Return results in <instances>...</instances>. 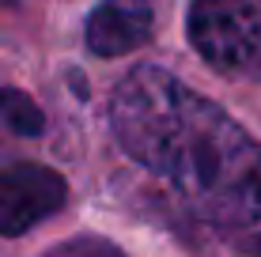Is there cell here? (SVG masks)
Masks as SVG:
<instances>
[{
  "label": "cell",
  "instance_id": "cell-1",
  "mask_svg": "<svg viewBox=\"0 0 261 257\" xmlns=\"http://www.w3.org/2000/svg\"><path fill=\"white\" fill-rule=\"evenodd\" d=\"M110 129L133 163L163 178L204 219L261 163L257 140L227 110L155 65L133 68L114 87Z\"/></svg>",
  "mask_w": 261,
  "mask_h": 257
},
{
  "label": "cell",
  "instance_id": "cell-2",
  "mask_svg": "<svg viewBox=\"0 0 261 257\" xmlns=\"http://www.w3.org/2000/svg\"><path fill=\"white\" fill-rule=\"evenodd\" d=\"M190 42L223 76H261V0H193Z\"/></svg>",
  "mask_w": 261,
  "mask_h": 257
},
{
  "label": "cell",
  "instance_id": "cell-3",
  "mask_svg": "<svg viewBox=\"0 0 261 257\" xmlns=\"http://www.w3.org/2000/svg\"><path fill=\"white\" fill-rule=\"evenodd\" d=\"M68 185L57 170L38 163H19L0 170V235L15 238L65 205Z\"/></svg>",
  "mask_w": 261,
  "mask_h": 257
},
{
  "label": "cell",
  "instance_id": "cell-4",
  "mask_svg": "<svg viewBox=\"0 0 261 257\" xmlns=\"http://www.w3.org/2000/svg\"><path fill=\"white\" fill-rule=\"evenodd\" d=\"M155 26L151 0H106L87 19V49L95 57H121L140 49Z\"/></svg>",
  "mask_w": 261,
  "mask_h": 257
},
{
  "label": "cell",
  "instance_id": "cell-5",
  "mask_svg": "<svg viewBox=\"0 0 261 257\" xmlns=\"http://www.w3.org/2000/svg\"><path fill=\"white\" fill-rule=\"evenodd\" d=\"M208 223L223 238H231L239 250L261 257V163L254 166V174L208 216Z\"/></svg>",
  "mask_w": 261,
  "mask_h": 257
},
{
  "label": "cell",
  "instance_id": "cell-6",
  "mask_svg": "<svg viewBox=\"0 0 261 257\" xmlns=\"http://www.w3.org/2000/svg\"><path fill=\"white\" fill-rule=\"evenodd\" d=\"M0 118H4L8 129L19 132V136L42 132V110L19 91H0Z\"/></svg>",
  "mask_w": 261,
  "mask_h": 257
},
{
  "label": "cell",
  "instance_id": "cell-7",
  "mask_svg": "<svg viewBox=\"0 0 261 257\" xmlns=\"http://www.w3.org/2000/svg\"><path fill=\"white\" fill-rule=\"evenodd\" d=\"M46 257H125V253L114 250V246L102 242V238H76V242H68V246L49 250Z\"/></svg>",
  "mask_w": 261,
  "mask_h": 257
}]
</instances>
